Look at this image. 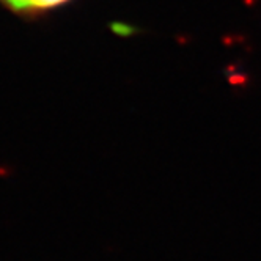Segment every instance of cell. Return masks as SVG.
<instances>
[{"instance_id":"6da1fadb","label":"cell","mask_w":261,"mask_h":261,"mask_svg":"<svg viewBox=\"0 0 261 261\" xmlns=\"http://www.w3.org/2000/svg\"><path fill=\"white\" fill-rule=\"evenodd\" d=\"M68 0H0V4L11 10L13 13L22 16H35L52 8H57Z\"/></svg>"}]
</instances>
